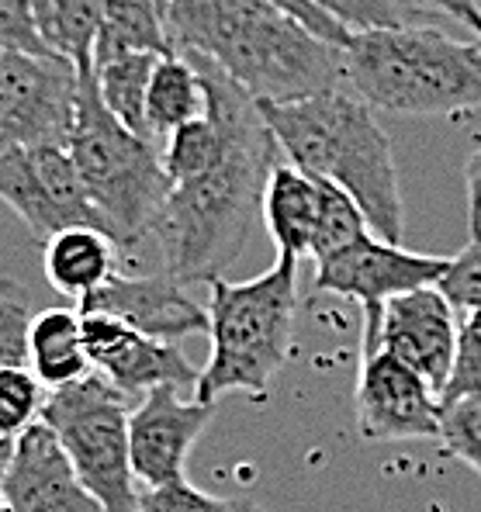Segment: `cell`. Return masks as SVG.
<instances>
[{"label":"cell","mask_w":481,"mask_h":512,"mask_svg":"<svg viewBox=\"0 0 481 512\" xmlns=\"http://www.w3.org/2000/svg\"><path fill=\"white\" fill-rule=\"evenodd\" d=\"M464 187H468V232L471 243H481V146L464 163Z\"/></svg>","instance_id":"obj_35"},{"label":"cell","mask_w":481,"mask_h":512,"mask_svg":"<svg viewBox=\"0 0 481 512\" xmlns=\"http://www.w3.org/2000/svg\"><path fill=\"white\" fill-rule=\"evenodd\" d=\"M457 336H461L457 308L437 284H430V288L405 291V295L385 301L378 319H364L360 350L381 346L405 367H412L440 395L454 371Z\"/></svg>","instance_id":"obj_11"},{"label":"cell","mask_w":481,"mask_h":512,"mask_svg":"<svg viewBox=\"0 0 481 512\" xmlns=\"http://www.w3.org/2000/svg\"><path fill=\"white\" fill-rule=\"evenodd\" d=\"M118 52H174L167 32V14L156 0H101V35H97V59Z\"/></svg>","instance_id":"obj_22"},{"label":"cell","mask_w":481,"mask_h":512,"mask_svg":"<svg viewBox=\"0 0 481 512\" xmlns=\"http://www.w3.org/2000/svg\"><path fill=\"white\" fill-rule=\"evenodd\" d=\"M156 59H160L156 52H118V56L94 63L97 94H101L104 108L125 128H132L135 135H146V139H153L146 125V94Z\"/></svg>","instance_id":"obj_23"},{"label":"cell","mask_w":481,"mask_h":512,"mask_svg":"<svg viewBox=\"0 0 481 512\" xmlns=\"http://www.w3.org/2000/svg\"><path fill=\"white\" fill-rule=\"evenodd\" d=\"M447 267L450 260L443 256L402 250V243H385L374 232H364L350 246L315 260V288L360 301L364 319H378L385 301L440 284Z\"/></svg>","instance_id":"obj_10"},{"label":"cell","mask_w":481,"mask_h":512,"mask_svg":"<svg viewBox=\"0 0 481 512\" xmlns=\"http://www.w3.org/2000/svg\"><path fill=\"white\" fill-rule=\"evenodd\" d=\"M395 4L405 14V21L416 18V14H443V18H454L457 25H464L471 35L481 32L478 0H395Z\"/></svg>","instance_id":"obj_34"},{"label":"cell","mask_w":481,"mask_h":512,"mask_svg":"<svg viewBox=\"0 0 481 512\" xmlns=\"http://www.w3.org/2000/svg\"><path fill=\"white\" fill-rule=\"evenodd\" d=\"M156 4H160V7H163V14H167V4H170V0H156Z\"/></svg>","instance_id":"obj_38"},{"label":"cell","mask_w":481,"mask_h":512,"mask_svg":"<svg viewBox=\"0 0 481 512\" xmlns=\"http://www.w3.org/2000/svg\"><path fill=\"white\" fill-rule=\"evenodd\" d=\"M4 499L11 512H104L45 419L14 440Z\"/></svg>","instance_id":"obj_15"},{"label":"cell","mask_w":481,"mask_h":512,"mask_svg":"<svg viewBox=\"0 0 481 512\" xmlns=\"http://www.w3.org/2000/svg\"><path fill=\"white\" fill-rule=\"evenodd\" d=\"M66 149L118 250H132L153 236V222L170 194L160 142L135 135L104 108L94 70L80 73L77 118Z\"/></svg>","instance_id":"obj_6"},{"label":"cell","mask_w":481,"mask_h":512,"mask_svg":"<svg viewBox=\"0 0 481 512\" xmlns=\"http://www.w3.org/2000/svg\"><path fill=\"white\" fill-rule=\"evenodd\" d=\"M267 4L281 7V11H288L291 18L302 21V25H305L312 35H319V39H326V42L340 45V49H347L350 39H353L350 28H343L340 21H336L333 14L322 11V7L315 4V0H267Z\"/></svg>","instance_id":"obj_33"},{"label":"cell","mask_w":481,"mask_h":512,"mask_svg":"<svg viewBox=\"0 0 481 512\" xmlns=\"http://www.w3.org/2000/svg\"><path fill=\"white\" fill-rule=\"evenodd\" d=\"M440 443L454 461L468 464L471 471L481 474V391L443 402Z\"/></svg>","instance_id":"obj_27"},{"label":"cell","mask_w":481,"mask_h":512,"mask_svg":"<svg viewBox=\"0 0 481 512\" xmlns=\"http://www.w3.org/2000/svg\"><path fill=\"white\" fill-rule=\"evenodd\" d=\"M478 42H481V32H478Z\"/></svg>","instance_id":"obj_39"},{"label":"cell","mask_w":481,"mask_h":512,"mask_svg":"<svg viewBox=\"0 0 481 512\" xmlns=\"http://www.w3.org/2000/svg\"><path fill=\"white\" fill-rule=\"evenodd\" d=\"M174 49L215 63L257 104H281L347 84L343 49L267 0H170Z\"/></svg>","instance_id":"obj_2"},{"label":"cell","mask_w":481,"mask_h":512,"mask_svg":"<svg viewBox=\"0 0 481 512\" xmlns=\"http://www.w3.org/2000/svg\"><path fill=\"white\" fill-rule=\"evenodd\" d=\"M260 111L298 170L340 187L374 236L402 243L405 212L392 139L357 90L340 84L298 101L260 104Z\"/></svg>","instance_id":"obj_3"},{"label":"cell","mask_w":481,"mask_h":512,"mask_svg":"<svg viewBox=\"0 0 481 512\" xmlns=\"http://www.w3.org/2000/svg\"><path fill=\"white\" fill-rule=\"evenodd\" d=\"M132 395L115 388L104 374L49 391L42 419L56 429L70 454L77 478L101 502L104 512H139L132 450H129Z\"/></svg>","instance_id":"obj_7"},{"label":"cell","mask_w":481,"mask_h":512,"mask_svg":"<svg viewBox=\"0 0 481 512\" xmlns=\"http://www.w3.org/2000/svg\"><path fill=\"white\" fill-rule=\"evenodd\" d=\"M11 450H14V440H0V512H11L4 499V478H7V464H11Z\"/></svg>","instance_id":"obj_36"},{"label":"cell","mask_w":481,"mask_h":512,"mask_svg":"<svg viewBox=\"0 0 481 512\" xmlns=\"http://www.w3.org/2000/svg\"><path fill=\"white\" fill-rule=\"evenodd\" d=\"M0 149H11V146H7V139H4V128H0Z\"/></svg>","instance_id":"obj_37"},{"label":"cell","mask_w":481,"mask_h":512,"mask_svg":"<svg viewBox=\"0 0 481 512\" xmlns=\"http://www.w3.org/2000/svg\"><path fill=\"white\" fill-rule=\"evenodd\" d=\"M205 115V84L187 52H167L156 59L146 94V125L156 142L177 132L180 125Z\"/></svg>","instance_id":"obj_20"},{"label":"cell","mask_w":481,"mask_h":512,"mask_svg":"<svg viewBox=\"0 0 481 512\" xmlns=\"http://www.w3.org/2000/svg\"><path fill=\"white\" fill-rule=\"evenodd\" d=\"M326 14H333L343 28L357 32H374V28H398L405 25V14L398 11L395 0H315Z\"/></svg>","instance_id":"obj_31"},{"label":"cell","mask_w":481,"mask_h":512,"mask_svg":"<svg viewBox=\"0 0 481 512\" xmlns=\"http://www.w3.org/2000/svg\"><path fill=\"white\" fill-rule=\"evenodd\" d=\"M0 201L28 225L35 239L63 229H101L90 194L66 146L0 149Z\"/></svg>","instance_id":"obj_9"},{"label":"cell","mask_w":481,"mask_h":512,"mask_svg":"<svg viewBox=\"0 0 481 512\" xmlns=\"http://www.w3.org/2000/svg\"><path fill=\"white\" fill-rule=\"evenodd\" d=\"M28 367L49 391L66 388L94 371L87 357L80 308H45L35 315L28 333Z\"/></svg>","instance_id":"obj_19"},{"label":"cell","mask_w":481,"mask_h":512,"mask_svg":"<svg viewBox=\"0 0 481 512\" xmlns=\"http://www.w3.org/2000/svg\"><path fill=\"white\" fill-rule=\"evenodd\" d=\"M84 315V312H80ZM84 343L90 367L104 374L125 395H146L153 388H194L198 374L177 343L135 333L108 315H84Z\"/></svg>","instance_id":"obj_14"},{"label":"cell","mask_w":481,"mask_h":512,"mask_svg":"<svg viewBox=\"0 0 481 512\" xmlns=\"http://www.w3.org/2000/svg\"><path fill=\"white\" fill-rule=\"evenodd\" d=\"M222 153H225V125L205 104V115L180 125L177 132L167 135L163 170H167V177H170V187L180 184V180H191V177H198V173H205L212 163H219Z\"/></svg>","instance_id":"obj_24"},{"label":"cell","mask_w":481,"mask_h":512,"mask_svg":"<svg viewBox=\"0 0 481 512\" xmlns=\"http://www.w3.org/2000/svg\"><path fill=\"white\" fill-rule=\"evenodd\" d=\"M364 232H371L364 212L353 205L340 187L322 180V212H319V229H315L312 239V260H322V256L343 250V246H350Z\"/></svg>","instance_id":"obj_26"},{"label":"cell","mask_w":481,"mask_h":512,"mask_svg":"<svg viewBox=\"0 0 481 512\" xmlns=\"http://www.w3.org/2000/svg\"><path fill=\"white\" fill-rule=\"evenodd\" d=\"M84 315H108L135 333L153 336L163 343H177L184 336L208 333V312L187 298L177 277L149 274V277H125L111 274L97 291L77 301Z\"/></svg>","instance_id":"obj_16"},{"label":"cell","mask_w":481,"mask_h":512,"mask_svg":"<svg viewBox=\"0 0 481 512\" xmlns=\"http://www.w3.org/2000/svg\"><path fill=\"white\" fill-rule=\"evenodd\" d=\"M347 84L371 108L395 115H461L481 108V42L437 28L398 25L357 32L343 49Z\"/></svg>","instance_id":"obj_4"},{"label":"cell","mask_w":481,"mask_h":512,"mask_svg":"<svg viewBox=\"0 0 481 512\" xmlns=\"http://www.w3.org/2000/svg\"><path fill=\"white\" fill-rule=\"evenodd\" d=\"M322 212V180L308 177L295 163H277L263 191L260 218L267 225L277 256H312V239Z\"/></svg>","instance_id":"obj_17"},{"label":"cell","mask_w":481,"mask_h":512,"mask_svg":"<svg viewBox=\"0 0 481 512\" xmlns=\"http://www.w3.org/2000/svg\"><path fill=\"white\" fill-rule=\"evenodd\" d=\"M437 288L447 295L457 312L481 308V243H471L457 256H450V267Z\"/></svg>","instance_id":"obj_30"},{"label":"cell","mask_w":481,"mask_h":512,"mask_svg":"<svg viewBox=\"0 0 481 512\" xmlns=\"http://www.w3.org/2000/svg\"><path fill=\"white\" fill-rule=\"evenodd\" d=\"M139 512H267V509L250 499H219V495L201 492L187 478H180L160 488H146L139 495Z\"/></svg>","instance_id":"obj_28"},{"label":"cell","mask_w":481,"mask_h":512,"mask_svg":"<svg viewBox=\"0 0 481 512\" xmlns=\"http://www.w3.org/2000/svg\"><path fill=\"white\" fill-rule=\"evenodd\" d=\"M215 405L184 402L180 388H153L129 416V450L132 471L146 488L180 481L187 471L194 443L208 429Z\"/></svg>","instance_id":"obj_13"},{"label":"cell","mask_w":481,"mask_h":512,"mask_svg":"<svg viewBox=\"0 0 481 512\" xmlns=\"http://www.w3.org/2000/svg\"><path fill=\"white\" fill-rule=\"evenodd\" d=\"M295 322L298 260L291 256H277L274 267L253 281H212V353L194 384V402L215 405L229 391L267 398L295 350Z\"/></svg>","instance_id":"obj_5"},{"label":"cell","mask_w":481,"mask_h":512,"mask_svg":"<svg viewBox=\"0 0 481 512\" xmlns=\"http://www.w3.org/2000/svg\"><path fill=\"white\" fill-rule=\"evenodd\" d=\"M0 49L49 52L35 32L32 0H0Z\"/></svg>","instance_id":"obj_32"},{"label":"cell","mask_w":481,"mask_h":512,"mask_svg":"<svg viewBox=\"0 0 481 512\" xmlns=\"http://www.w3.org/2000/svg\"><path fill=\"white\" fill-rule=\"evenodd\" d=\"M80 70L56 52L0 49V128L7 146H70Z\"/></svg>","instance_id":"obj_8"},{"label":"cell","mask_w":481,"mask_h":512,"mask_svg":"<svg viewBox=\"0 0 481 512\" xmlns=\"http://www.w3.org/2000/svg\"><path fill=\"white\" fill-rule=\"evenodd\" d=\"M187 56L201 73L205 104L225 125V153L205 173L170 187L153 222V239L160 243L170 277L180 284H212L243 253L284 149L260 104L243 87L208 59L194 52Z\"/></svg>","instance_id":"obj_1"},{"label":"cell","mask_w":481,"mask_h":512,"mask_svg":"<svg viewBox=\"0 0 481 512\" xmlns=\"http://www.w3.org/2000/svg\"><path fill=\"white\" fill-rule=\"evenodd\" d=\"M32 18L45 49L70 59L80 73L94 70L101 0H32Z\"/></svg>","instance_id":"obj_21"},{"label":"cell","mask_w":481,"mask_h":512,"mask_svg":"<svg viewBox=\"0 0 481 512\" xmlns=\"http://www.w3.org/2000/svg\"><path fill=\"white\" fill-rule=\"evenodd\" d=\"M440 395L388 350H360L353 416L364 440H440Z\"/></svg>","instance_id":"obj_12"},{"label":"cell","mask_w":481,"mask_h":512,"mask_svg":"<svg viewBox=\"0 0 481 512\" xmlns=\"http://www.w3.org/2000/svg\"><path fill=\"white\" fill-rule=\"evenodd\" d=\"M115 239L101 229H63L42 246V274L52 291L84 301L115 274Z\"/></svg>","instance_id":"obj_18"},{"label":"cell","mask_w":481,"mask_h":512,"mask_svg":"<svg viewBox=\"0 0 481 512\" xmlns=\"http://www.w3.org/2000/svg\"><path fill=\"white\" fill-rule=\"evenodd\" d=\"M28 291L11 277H0V367H28Z\"/></svg>","instance_id":"obj_29"},{"label":"cell","mask_w":481,"mask_h":512,"mask_svg":"<svg viewBox=\"0 0 481 512\" xmlns=\"http://www.w3.org/2000/svg\"><path fill=\"white\" fill-rule=\"evenodd\" d=\"M45 398L32 367H0V440H18L28 426L42 423Z\"/></svg>","instance_id":"obj_25"}]
</instances>
